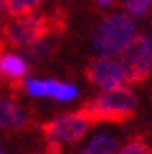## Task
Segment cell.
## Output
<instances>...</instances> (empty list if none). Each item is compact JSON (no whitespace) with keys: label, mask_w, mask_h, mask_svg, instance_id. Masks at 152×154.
Segmentation results:
<instances>
[{"label":"cell","mask_w":152,"mask_h":154,"mask_svg":"<svg viewBox=\"0 0 152 154\" xmlns=\"http://www.w3.org/2000/svg\"><path fill=\"white\" fill-rule=\"evenodd\" d=\"M79 114L83 118H87L93 126L99 122L122 124L134 118V114H136V97L124 85H118V87L106 89L99 97L81 106Z\"/></svg>","instance_id":"1"},{"label":"cell","mask_w":152,"mask_h":154,"mask_svg":"<svg viewBox=\"0 0 152 154\" xmlns=\"http://www.w3.org/2000/svg\"><path fill=\"white\" fill-rule=\"evenodd\" d=\"M55 26V18L51 14L43 16H23L14 23L4 24L2 29V45L10 47H33L45 41Z\"/></svg>","instance_id":"2"},{"label":"cell","mask_w":152,"mask_h":154,"mask_svg":"<svg viewBox=\"0 0 152 154\" xmlns=\"http://www.w3.org/2000/svg\"><path fill=\"white\" fill-rule=\"evenodd\" d=\"M136 37L134 20L128 14H112L95 35V51L104 57L120 55Z\"/></svg>","instance_id":"3"},{"label":"cell","mask_w":152,"mask_h":154,"mask_svg":"<svg viewBox=\"0 0 152 154\" xmlns=\"http://www.w3.org/2000/svg\"><path fill=\"white\" fill-rule=\"evenodd\" d=\"M122 73L124 81L134 85H142L150 77V38L144 35H138L132 38L124 51L120 53Z\"/></svg>","instance_id":"4"},{"label":"cell","mask_w":152,"mask_h":154,"mask_svg":"<svg viewBox=\"0 0 152 154\" xmlns=\"http://www.w3.org/2000/svg\"><path fill=\"white\" fill-rule=\"evenodd\" d=\"M93 124L83 118V116L75 112V114L69 116H61L57 120L43 124V134L47 136V140H55L59 144H75L83 138L87 130H89Z\"/></svg>","instance_id":"5"},{"label":"cell","mask_w":152,"mask_h":154,"mask_svg":"<svg viewBox=\"0 0 152 154\" xmlns=\"http://www.w3.org/2000/svg\"><path fill=\"white\" fill-rule=\"evenodd\" d=\"M85 75L93 85H99L104 89H112L124 83V73H122L120 63L112 57H99L89 63Z\"/></svg>","instance_id":"6"},{"label":"cell","mask_w":152,"mask_h":154,"mask_svg":"<svg viewBox=\"0 0 152 154\" xmlns=\"http://www.w3.org/2000/svg\"><path fill=\"white\" fill-rule=\"evenodd\" d=\"M26 89L33 95H49V97H55L61 101H69L77 95V89L73 85L59 83V81H29Z\"/></svg>","instance_id":"7"},{"label":"cell","mask_w":152,"mask_h":154,"mask_svg":"<svg viewBox=\"0 0 152 154\" xmlns=\"http://www.w3.org/2000/svg\"><path fill=\"white\" fill-rule=\"evenodd\" d=\"M26 63L18 57V55L8 53L4 57H0V77L8 81L12 87H20L23 85V77L26 73Z\"/></svg>","instance_id":"8"},{"label":"cell","mask_w":152,"mask_h":154,"mask_svg":"<svg viewBox=\"0 0 152 154\" xmlns=\"http://www.w3.org/2000/svg\"><path fill=\"white\" fill-rule=\"evenodd\" d=\"M26 124V114L18 108V103L12 100H0V126L2 128H23Z\"/></svg>","instance_id":"9"},{"label":"cell","mask_w":152,"mask_h":154,"mask_svg":"<svg viewBox=\"0 0 152 154\" xmlns=\"http://www.w3.org/2000/svg\"><path fill=\"white\" fill-rule=\"evenodd\" d=\"M45 0H4V10L8 16L14 18H23V16H30Z\"/></svg>","instance_id":"10"},{"label":"cell","mask_w":152,"mask_h":154,"mask_svg":"<svg viewBox=\"0 0 152 154\" xmlns=\"http://www.w3.org/2000/svg\"><path fill=\"white\" fill-rule=\"evenodd\" d=\"M116 148H118V144H116V140L112 138V136H98V138H93L85 146L83 154H114Z\"/></svg>","instance_id":"11"},{"label":"cell","mask_w":152,"mask_h":154,"mask_svg":"<svg viewBox=\"0 0 152 154\" xmlns=\"http://www.w3.org/2000/svg\"><path fill=\"white\" fill-rule=\"evenodd\" d=\"M116 154H150V148H148V144L142 138H134Z\"/></svg>","instance_id":"12"},{"label":"cell","mask_w":152,"mask_h":154,"mask_svg":"<svg viewBox=\"0 0 152 154\" xmlns=\"http://www.w3.org/2000/svg\"><path fill=\"white\" fill-rule=\"evenodd\" d=\"M126 8L134 16H144L150 8V0H126Z\"/></svg>","instance_id":"13"},{"label":"cell","mask_w":152,"mask_h":154,"mask_svg":"<svg viewBox=\"0 0 152 154\" xmlns=\"http://www.w3.org/2000/svg\"><path fill=\"white\" fill-rule=\"evenodd\" d=\"M63 152V144L55 142V140H47V154H61Z\"/></svg>","instance_id":"14"},{"label":"cell","mask_w":152,"mask_h":154,"mask_svg":"<svg viewBox=\"0 0 152 154\" xmlns=\"http://www.w3.org/2000/svg\"><path fill=\"white\" fill-rule=\"evenodd\" d=\"M2 10H4V0H0V14H2Z\"/></svg>","instance_id":"15"},{"label":"cell","mask_w":152,"mask_h":154,"mask_svg":"<svg viewBox=\"0 0 152 154\" xmlns=\"http://www.w3.org/2000/svg\"><path fill=\"white\" fill-rule=\"evenodd\" d=\"M98 2H101V4H110L112 0H98Z\"/></svg>","instance_id":"16"},{"label":"cell","mask_w":152,"mask_h":154,"mask_svg":"<svg viewBox=\"0 0 152 154\" xmlns=\"http://www.w3.org/2000/svg\"><path fill=\"white\" fill-rule=\"evenodd\" d=\"M0 154H2V152H0Z\"/></svg>","instance_id":"17"}]
</instances>
